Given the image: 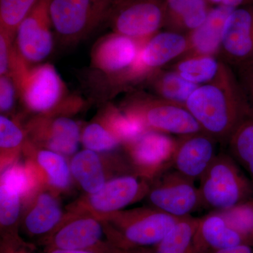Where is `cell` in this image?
I'll return each mask as SVG.
<instances>
[{
    "label": "cell",
    "mask_w": 253,
    "mask_h": 253,
    "mask_svg": "<svg viewBox=\"0 0 253 253\" xmlns=\"http://www.w3.org/2000/svg\"><path fill=\"white\" fill-rule=\"evenodd\" d=\"M186 108L203 131L221 144H227L234 131L251 115L249 101L237 75L224 61L215 78L200 85L190 96Z\"/></svg>",
    "instance_id": "6da1fadb"
},
{
    "label": "cell",
    "mask_w": 253,
    "mask_h": 253,
    "mask_svg": "<svg viewBox=\"0 0 253 253\" xmlns=\"http://www.w3.org/2000/svg\"><path fill=\"white\" fill-rule=\"evenodd\" d=\"M146 42L113 32L94 43L91 51L89 81L96 97L110 98L136 84V63Z\"/></svg>",
    "instance_id": "7a4b0ae2"
},
{
    "label": "cell",
    "mask_w": 253,
    "mask_h": 253,
    "mask_svg": "<svg viewBox=\"0 0 253 253\" xmlns=\"http://www.w3.org/2000/svg\"><path fill=\"white\" fill-rule=\"evenodd\" d=\"M18 99L33 116H69L84 106L78 95L70 94L67 86L53 65L35 66L24 63L13 76Z\"/></svg>",
    "instance_id": "3957f363"
},
{
    "label": "cell",
    "mask_w": 253,
    "mask_h": 253,
    "mask_svg": "<svg viewBox=\"0 0 253 253\" xmlns=\"http://www.w3.org/2000/svg\"><path fill=\"white\" fill-rule=\"evenodd\" d=\"M99 219L109 243L118 249L135 250L159 244L181 218L150 206L122 210Z\"/></svg>",
    "instance_id": "277c9868"
},
{
    "label": "cell",
    "mask_w": 253,
    "mask_h": 253,
    "mask_svg": "<svg viewBox=\"0 0 253 253\" xmlns=\"http://www.w3.org/2000/svg\"><path fill=\"white\" fill-rule=\"evenodd\" d=\"M199 191L203 208L228 211L253 197L249 178L230 154H217L204 175Z\"/></svg>",
    "instance_id": "5b68a950"
},
{
    "label": "cell",
    "mask_w": 253,
    "mask_h": 253,
    "mask_svg": "<svg viewBox=\"0 0 253 253\" xmlns=\"http://www.w3.org/2000/svg\"><path fill=\"white\" fill-rule=\"evenodd\" d=\"M113 0H48L55 38L66 47L86 39L107 21Z\"/></svg>",
    "instance_id": "8992f818"
},
{
    "label": "cell",
    "mask_w": 253,
    "mask_h": 253,
    "mask_svg": "<svg viewBox=\"0 0 253 253\" xmlns=\"http://www.w3.org/2000/svg\"><path fill=\"white\" fill-rule=\"evenodd\" d=\"M121 109L137 120L147 130L178 136L203 131L186 106L155 95L134 93L124 101Z\"/></svg>",
    "instance_id": "52a82bcc"
},
{
    "label": "cell",
    "mask_w": 253,
    "mask_h": 253,
    "mask_svg": "<svg viewBox=\"0 0 253 253\" xmlns=\"http://www.w3.org/2000/svg\"><path fill=\"white\" fill-rule=\"evenodd\" d=\"M106 22L113 33L147 41L164 26L165 0H113Z\"/></svg>",
    "instance_id": "ba28073f"
},
{
    "label": "cell",
    "mask_w": 253,
    "mask_h": 253,
    "mask_svg": "<svg viewBox=\"0 0 253 253\" xmlns=\"http://www.w3.org/2000/svg\"><path fill=\"white\" fill-rule=\"evenodd\" d=\"M176 145L169 134L146 130L123 147L133 173L150 183L172 168Z\"/></svg>",
    "instance_id": "9c48e42d"
},
{
    "label": "cell",
    "mask_w": 253,
    "mask_h": 253,
    "mask_svg": "<svg viewBox=\"0 0 253 253\" xmlns=\"http://www.w3.org/2000/svg\"><path fill=\"white\" fill-rule=\"evenodd\" d=\"M149 186V181L133 173L121 174L110 179L97 192L86 194L68 209L104 217L144 199Z\"/></svg>",
    "instance_id": "30bf717a"
},
{
    "label": "cell",
    "mask_w": 253,
    "mask_h": 253,
    "mask_svg": "<svg viewBox=\"0 0 253 253\" xmlns=\"http://www.w3.org/2000/svg\"><path fill=\"white\" fill-rule=\"evenodd\" d=\"M146 198L151 207L176 217H187L203 208L195 181L173 168L150 182Z\"/></svg>",
    "instance_id": "8fae6325"
},
{
    "label": "cell",
    "mask_w": 253,
    "mask_h": 253,
    "mask_svg": "<svg viewBox=\"0 0 253 253\" xmlns=\"http://www.w3.org/2000/svg\"><path fill=\"white\" fill-rule=\"evenodd\" d=\"M104 236V225L99 218L68 209L61 224L41 241L46 253L54 249L97 250L109 244L107 240H103Z\"/></svg>",
    "instance_id": "7c38bea8"
},
{
    "label": "cell",
    "mask_w": 253,
    "mask_h": 253,
    "mask_svg": "<svg viewBox=\"0 0 253 253\" xmlns=\"http://www.w3.org/2000/svg\"><path fill=\"white\" fill-rule=\"evenodd\" d=\"M54 38L48 0H40L18 26L14 45L20 56L32 66L49 57Z\"/></svg>",
    "instance_id": "4fadbf2b"
},
{
    "label": "cell",
    "mask_w": 253,
    "mask_h": 253,
    "mask_svg": "<svg viewBox=\"0 0 253 253\" xmlns=\"http://www.w3.org/2000/svg\"><path fill=\"white\" fill-rule=\"evenodd\" d=\"M23 126L32 144L64 156L76 154L81 141L79 124L67 116H33Z\"/></svg>",
    "instance_id": "5bb4252c"
},
{
    "label": "cell",
    "mask_w": 253,
    "mask_h": 253,
    "mask_svg": "<svg viewBox=\"0 0 253 253\" xmlns=\"http://www.w3.org/2000/svg\"><path fill=\"white\" fill-rule=\"evenodd\" d=\"M189 49L186 35L158 32L144 43L135 68L136 84L144 83L150 75L168 63L180 59Z\"/></svg>",
    "instance_id": "9a60e30c"
},
{
    "label": "cell",
    "mask_w": 253,
    "mask_h": 253,
    "mask_svg": "<svg viewBox=\"0 0 253 253\" xmlns=\"http://www.w3.org/2000/svg\"><path fill=\"white\" fill-rule=\"evenodd\" d=\"M219 57L234 67L253 61V6L237 8L229 15Z\"/></svg>",
    "instance_id": "2e32d148"
},
{
    "label": "cell",
    "mask_w": 253,
    "mask_h": 253,
    "mask_svg": "<svg viewBox=\"0 0 253 253\" xmlns=\"http://www.w3.org/2000/svg\"><path fill=\"white\" fill-rule=\"evenodd\" d=\"M217 142L204 131L178 136L173 169L192 180L201 179L217 155Z\"/></svg>",
    "instance_id": "e0dca14e"
},
{
    "label": "cell",
    "mask_w": 253,
    "mask_h": 253,
    "mask_svg": "<svg viewBox=\"0 0 253 253\" xmlns=\"http://www.w3.org/2000/svg\"><path fill=\"white\" fill-rule=\"evenodd\" d=\"M58 195L47 189L40 191L23 207L21 226L26 234L41 240L47 237L61 224L64 217Z\"/></svg>",
    "instance_id": "ac0fdd59"
},
{
    "label": "cell",
    "mask_w": 253,
    "mask_h": 253,
    "mask_svg": "<svg viewBox=\"0 0 253 253\" xmlns=\"http://www.w3.org/2000/svg\"><path fill=\"white\" fill-rule=\"evenodd\" d=\"M23 154L36 166L45 189L58 196L70 189L73 176L64 156L35 146L27 139Z\"/></svg>",
    "instance_id": "d6986e66"
},
{
    "label": "cell",
    "mask_w": 253,
    "mask_h": 253,
    "mask_svg": "<svg viewBox=\"0 0 253 253\" xmlns=\"http://www.w3.org/2000/svg\"><path fill=\"white\" fill-rule=\"evenodd\" d=\"M194 244L198 253L250 245L244 236L228 223L224 216L216 211L200 218Z\"/></svg>",
    "instance_id": "ffe728a7"
},
{
    "label": "cell",
    "mask_w": 253,
    "mask_h": 253,
    "mask_svg": "<svg viewBox=\"0 0 253 253\" xmlns=\"http://www.w3.org/2000/svg\"><path fill=\"white\" fill-rule=\"evenodd\" d=\"M234 9L224 5H217L211 9L204 23L186 35L189 49L181 58L199 55L219 57L224 26Z\"/></svg>",
    "instance_id": "44dd1931"
},
{
    "label": "cell",
    "mask_w": 253,
    "mask_h": 253,
    "mask_svg": "<svg viewBox=\"0 0 253 253\" xmlns=\"http://www.w3.org/2000/svg\"><path fill=\"white\" fill-rule=\"evenodd\" d=\"M116 157L113 156L111 161L110 158L104 161V156L100 153L86 149L79 151L73 156L70 163L73 178L86 194H94L111 179L110 174L114 177L121 175L110 169V163Z\"/></svg>",
    "instance_id": "7402d4cb"
},
{
    "label": "cell",
    "mask_w": 253,
    "mask_h": 253,
    "mask_svg": "<svg viewBox=\"0 0 253 253\" xmlns=\"http://www.w3.org/2000/svg\"><path fill=\"white\" fill-rule=\"evenodd\" d=\"M208 0H165L166 31L188 35L201 26L212 8Z\"/></svg>",
    "instance_id": "603a6c76"
},
{
    "label": "cell",
    "mask_w": 253,
    "mask_h": 253,
    "mask_svg": "<svg viewBox=\"0 0 253 253\" xmlns=\"http://www.w3.org/2000/svg\"><path fill=\"white\" fill-rule=\"evenodd\" d=\"M144 83L147 84L155 96L184 106L190 96L199 86L186 81L170 68H162L153 73Z\"/></svg>",
    "instance_id": "cb8c5ba5"
},
{
    "label": "cell",
    "mask_w": 253,
    "mask_h": 253,
    "mask_svg": "<svg viewBox=\"0 0 253 253\" xmlns=\"http://www.w3.org/2000/svg\"><path fill=\"white\" fill-rule=\"evenodd\" d=\"M199 220L191 215L181 218L159 244L150 249V253H198L194 236Z\"/></svg>",
    "instance_id": "d4e9b609"
},
{
    "label": "cell",
    "mask_w": 253,
    "mask_h": 253,
    "mask_svg": "<svg viewBox=\"0 0 253 253\" xmlns=\"http://www.w3.org/2000/svg\"><path fill=\"white\" fill-rule=\"evenodd\" d=\"M222 63L217 56L199 55L177 59L169 68L176 71L186 81L200 86L215 78Z\"/></svg>",
    "instance_id": "484cf974"
},
{
    "label": "cell",
    "mask_w": 253,
    "mask_h": 253,
    "mask_svg": "<svg viewBox=\"0 0 253 253\" xmlns=\"http://www.w3.org/2000/svg\"><path fill=\"white\" fill-rule=\"evenodd\" d=\"M26 141L24 128L18 118L0 116V168L1 171L18 161Z\"/></svg>",
    "instance_id": "4316f807"
},
{
    "label": "cell",
    "mask_w": 253,
    "mask_h": 253,
    "mask_svg": "<svg viewBox=\"0 0 253 253\" xmlns=\"http://www.w3.org/2000/svg\"><path fill=\"white\" fill-rule=\"evenodd\" d=\"M22 206V198L17 190L11 186L0 182L1 239H22L18 234Z\"/></svg>",
    "instance_id": "83f0119b"
},
{
    "label": "cell",
    "mask_w": 253,
    "mask_h": 253,
    "mask_svg": "<svg viewBox=\"0 0 253 253\" xmlns=\"http://www.w3.org/2000/svg\"><path fill=\"white\" fill-rule=\"evenodd\" d=\"M229 154L247 172L253 187V121L246 120L234 131L229 142Z\"/></svg>",
    "instance_id": "f1b7e54d"
},
{
    "label": "cell",
    "mask_w": 253,
    "mask_h": 253,
    "mask_svg": "<svg viewBox=\"0 0 253 253\" xmlns=\"http://www.w3.org/2000/svg\"><path fill=\"white\" fill-rule=\"evenodd\" d=\"M81 142L85 149L100 154L112 152L122 146L121 140L99 115L82 130Z\"/></svg>",
    "instance_id": "f546056e"
},
{
    "label": "cell",
    "mask_w": 253,
    "mask_h": 253,
    "mask_svg": "<svg viewBox=\"0 0 253 253\" xmlns=\"http://www.w3.org/2000/svg\"><path fill=\"white\" fill-rule=\"evenodd\" d=\"M40 0H0V31L15 39L23 19Z\"/></svg>",
    "instance_id": "4dcf8cb0"
},
{
    "label": "cell",
    "mask_w": 253,
    "mask_h": 253,
    "mask_svg": "<svg viewBox=\"0 0 253 253\" xmlns=\"http://www.w3.org/2000/svg\"><path fill=\"white\" fill-rule=\"evenodd\" d=\"M217 212V211H216ZM249 244H253V197L228 211L218 212Z\"/></svg>",
    "instance_id": "1f68e13d"
},
{
    "label": "cell",
    "mask_w": 253,
    "mask_h": 253,
    "mask_svg": "<svg viewBox=\"0 0 253 253\" xmlns=\"http://www.w3.org/2000/svg\"><path fill=\"white\" fill-rule=\"evenodd\" d=\"M14 45V39L0 31V76H12L22 61Z\"/></svg>",
    "instance_id": "d6a6232c"
},
{
    "label": "cell",
    "mask_w": 253,
    "mask_h": 253,
    "mask_svg": "<svg viewBox=\"0 0 253 253\" xmlns=\"http://www.w3.org/2000/svg\"><path fill=\"white\" fill-rule=\"evenodd\" d=\"M18 98L17 86L14 80L9 76H0V111L9 116L14 111Z\"/></svg>",
    "instance_id": "836d02e7"
},
{
    "label": "cell",
    "mask_w": 253,
    "mask_h": 253,
    "mask_svg": "<svg viewBox=\"0 0 253 253\" xmlns=\"http://www.w3.org/2000/svg\"><path fill=\"white\" fill-rule=\"evenodd\" d=\"M236 75L247 96L251 109L250 118L253 121V61L236 66Z\"/></svg>",
    "instance_id": "e575fe53"
},
{
    "label": "cell",
    "mask_w": 253,
    "mask_h": 253,
    "mask_svg": "<svg viewBox=\"0 0 253 253\" xmlns=\"http://www.w3.org/2000/svg\"><path fill=\"white\" fill-rule=\"evenodd\" d=\"M46 253H145L144 249L123 250L118 249L109 243L106 247L97 250H61L54 249Z\"/></svg>",
    "instance_id": "d590c367"
},
{
    "label": "cell",
    "mask_w": 253,
    "mask_h": 253,
    "mask_svg": "<svg viewBox=\"0 0 253 253\" xmlns=\"http://www.w3.org/2000/svg\"><path fill=\"white\" fill-rule=\"evenodd\" d=\"M30 247L22 239H1L0 253H31L28 251Z\"/></svg>",
    "instance_id": "8d00e7d4"
},
{
    "label": "cell",
    "mask_w": 253,
    "mask_h": 253,
    "mask_svg": "<svg viewBox=\"0 0 253 253\" xmlns=\"http://www.w3.org/2000/svg\"><path fill=\"white\" fill-rule=\"evenodd\" d=\"M211 4L224 5L234 9L253 6V0H208Z\"/></svg>",
    "instance_id": "74e56055"
},
{
    "label": "cell",
    "mask_w": 253,
    "mask_h": 253,
    "mask_svg": "<svg viewBox=\"0 0 253 253\" xmlns=\"http://www.w3.org/2000/svg\"><path fill=\"white\" fill-rule=\"evenodd\" d=\"M206 253H253L252 247L250 245L243 244L229 249L210 251Z\"/></svg>",
    "instance_id": "f35d334b"
}]
</instances>
